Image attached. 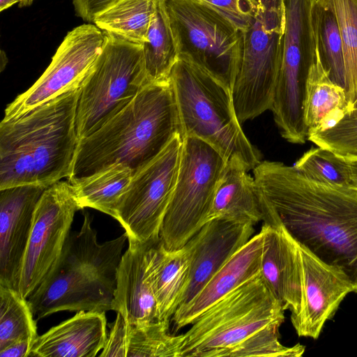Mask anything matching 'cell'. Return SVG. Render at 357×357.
Segmentation results:
<instances>
[{"label":"cell","mask_w":357,"mask_h":357,"mask_svg":"<svg viewBox=\"0 0 357 357\" xmlns=\"http://www.w3.org/2000/svg\"><path fill=\"white\" fill-rule=\"evenodd\" d=\"M253 174L265 213L357 293V189L314 181L275 161H261Z\"/></svg>","instance_id":"6da1fadb"},{"label":"cell","mask_w":357,"mask_h":357,"mask_svg":"<svg viewBox=\"0 0 357 357\" xmlns=\"http://www.w3.org/2000/svg\"><path fill=\"white\" fill-rule=\"evenodd\" d=\"M177 135L181 136V126L170 81L149 84L101 128L77 142L68 181L118 164L134 174Z\"/></svg>","instance_id":"7a4b0ae2"},{"label":"cell","mask_w":357,"mask_h":357,"mask_svg":"<svg viewBox=\"0 0 357 357\" xmlns=\"http://www.w3.org/2000/svg\"><path fill=\"white\" fill-rule=\"evenodd\" d=\"M81 86L15 119L0 123V190L22 185L47 188L69 178L77 136Z\"/></svg>","instance_id":"3957f363"},{"label":"cell","mask_w":357,"mask_h":357,"mask_svg":"<svg viewBox=\"0 0 357 357\" xmlns=\"http://www.w3.org/2000/svg\"><path fill=\"white\" fill-rule=\"evenodd\" d=\"M84 218L80 230L70 232L56 264L27 298L37 319L60 311L112 310L128 236L125 232L99 243L92 218L89 213Z\"/></svg>","instance_id":"277c9868"},{"label":"cell","mask_w":357,"mask_h":357,"mask_svg":"<svg viewBox=\"0 0 357 357\" xmlns=\"http://www.w3.org/2000/svg\"><path fill=\"white\" fill-rule=\"evenodd\" d=\"M169 81L176 98L181 137H194L212 146L227 160L238 159L248 170L260 154L244 134L231 92L195 65L178 59Z\"/></svg>","instance_id":"5b68a950"},{"label":"cell","mask_w":357,"mask_h":357,"mask_svg":"<svg viewBox=\"0 0 357 357\" xmlns=\"http://www.w3.org/2000/svg\"><path fill=\"white\" fill-rule=\"evenodd\" d=\"M284 310L259 274L194 321L183 334L179 357H222L226 351L264 326L282 324Z\"/></svg>","instance_id":"8992f818"},{"label":"cell","mask_w":357,"mask_h":357,"mask_svg":"<svg viewBox=\"0 0 357 357\" xmlns=\"http://www.w3.org/2000/svg\"><path fill=\"white\" fill-rule=\"evenodd\" d=\"M104 34L101 52L81 86L75 117L78 141L101 128L150 84L142 45Z\"/></svg>","instance_id":"52a82bcc"},{"label":"cell","mask_w":357,"mask_h":357,"mask_svg":"<svg viewBox=\"0 0 357 357\" xmlns=\"http://www.w3.org/2000/svg\"><path fill=\"white\" fill-rule=\"evenodd\" d=\"M178 59L204 70L231 93L243 53V33L202 0H164Z\"/></svg>","instance_id":"ba28073f"},{"label":"cell","mask_w":357,"mask_h":357,"mask_svg":"<svg viewBox=\"0 0 357 357\" xmlns=\"http://www.w3.org/2000/svg\"><path fill=\"white\" fill-rule=\"evenodd\" d=\"M284 0H257L243 33V53L231 97L240 123L271 109L280 68L285 29Z\"/></svg>","instance_id":"9c48e42d"},{"label":"cell","mask_w":357,"mask_h":357,"mask_svg":"<svg viewBox=\"0 0 357 357\" xmlns=\"http://www.w3.org/2000/svg\"><path fill=\"white\" fill-rule=\"evenodd\" d=\"M227 162L206 142L194 137L183 139L178 177L160 231L166 250L183 247L208 221Z\"/></svg>","instance_id":"30bf717a"},{"label":"cell","mask_w":357,"mask_h":357,"mask_svg":"<svg viewBox=\"0 0 357 357\" xmlns=\"http://www.w3.org/2000/svg\"><path fill=\"white\" fill-rule=\"evenodd\" d=\"M183 138L177 135L150 163L133 174L116 208L128 242L160 239V231L178 177Z\"/></svg>","instance_id":"8fae6325"},{"label":"cell","mask_w":357,"mask_h":357,"mask_svg":"<svg viewBox=\"0 0 357 357\" xmlns=\"http://www.w3.org/2000/svg\"><path fill=\"white\" fill-rule=\"evenodd\" d=\"M79 210L70 182L59 181L43 192L33 212L17 285L24 298L38 288L59 258Z\"/></svg>","instance_id":"7c38bea8"},{"label":"cell","mask_w":357,"mask_h":357,"mask_svg":"<svg viewBox=\"0 0 357 357\" xmlns=\"http://www.w3.org/2000/svg\"><path fill=\"white\" fill-rule=\"evenodd\" d=\"M104 40V32L94 24H82L69 31L43 75L28 90L6 106L3 120L18 118L81 86L92 70Z\"/></svg>","instance_id":"4fadbf2b"},{"label":"cell","mask_w":357,"mask_h":357,"mask_svg":"<svg viewBox=\"0 0 357 357\" xmlns=\"http://www.w3.org/2000/svg\"><path fill=\"white\" fill-rule=\"evenodd\" d=\"M254 233L250 222L220 218L207 221L183 246L190 259V274L178 307L188 304Z\"/></svg>","instance_id":"5bb4252c"},{"label":"cell","mask_w":357,"mask_h":357,"mask_svg":"<svg viewBox=\"0 0 357 357\" xmlns=\"http://www.w3.org/2000/svg\"><path fill=\"white\" fill-rule=\"evenodd\" d=\"M160 239L128 242L116 272L112 310L130 324L159 321L153 283V261Z\"/></svg>","instance_id":"9a60e30c"},{"label":"cell","mask_w":357,"mask_h":357,"mask_svg":"<svg viewBox=\"0 0 357 357\" xmlns=\"http://www.w3.org/2000/svg\"><path fill=\"white\" fill-rule=\"evenodd\" d=\"M45 188L22 185L0 190V285L17 289L33 212Z\"/></svg>","instance_id":"2e32d148"},{"label":"cell","mask_w":357,"mask_h":357,"mask_svg":"<svg viewBox=\"0 0 357 357\" xmlns=\"http://www.w3.org/2000/svg\"><path fill=\"white\" fill-rule=\"evenodd\" d=\"M298 246L303 264L304 298L300 312L291 317V321L298 336L317 339L325 322L354 289L344 276Z\"/></svg>","instance_id":"e0dca14e"},{"label":"cell","mask_w":357,"mask_h":357,"mask_svg":"<svg viewBox=\"0 0 357 357\" xmlns=\"http://www.w3.org/2000/svg\"><path fill=\"white\" fill-rule=\"evenodd\" d=\"M263 248L260 275L291 317L303 306L304 284L300 248L286 229L263 224Z\"/></svg>","instance_id":"ac0fdd59"},{"label":"cell","mask_w":357,"mask_h":357,"mask_svg":"<svg viewBox=\"0 0 357 357\" xmlns=\"http://www.w3.org/2000/svg\"><path fill=\"white\" fill-rule=\"evenodd\" d=\"M264 231L252 236L172 319L176 331L192 324L206 310L227 294L256 278L261 272Z\"/></svg>","instance_id":"d6986e66"},{"label":"cell","mask_w":357,"mask_h":357,"mask_svg":"<svg viewBox=\"0 0 357 357\" xmlns=\"http://www.w3.org/2000/svg\"><path fill=\"white\" fill-rule=\"evenodd\" d=\"M107 335L105 312L79 311L38 335L29 357H95Z\"/></svg>","instance_id":"ffe728a7"},{"label":"cell","mask_w":357,"mask_h":357,"mask_svg":"<svg viewBox=\"0 0 357 357\" xmlns=\"http://www.w3.org/2000/svg\"><path fill=\"white\" fill-rule=\"evenodd\" d=\"M169 327L165 321L130 324L116 313L100 356L179 357L183 335H171Z\"/></svg>","instance_id":"44dd1931"},{"label":"cell","mask_w":357,"mask_h":357,"mask_svg":"<svg viewBox=\"0 0 357 357\" xmlns=\"http://www.w3.org/2000/svg\"><path fill=\"white\" fill-rule=\"evenodd\" d=\"M248 171L238 159L227 160L208 221L220 218L253 225L264 221L255 179Z\"/></svg>","instance_id":"7402d4cb"},{"label":"cell","mask_w":357,"mask_h":357,"mask_svg":"<svg viewBox=\"0 0 357 357\" xmlns=\"http://www.w3.org/2000/svg\"><path fill=\"white\" fill-rule=\"evenodd\" d=\"M348 112L345 89L331 79L317 51L307 75L303 100V119L308 133L333 126Z\"/></svg>","instance_id":"603a6c76"},{"label":"cell","mask_w":357,"mask_h":357,"mask_svg":"<svg viewBox=\"0 0 357 357\" xmlns=\"http://www.w3.org/2000/svg\"><path fill=\"white\" fill-rule=\"evenodd\" d=\"M190 259L184 247L166 250L159 241L153 261V283L159 321H169L186 291Z\"/></svg>","instance_id":"cb8c5ba5"},{"label":"cell","mask_w":357,"mask_h":357,"mask_svg":"<svg viewBox=\"0 0 357 357\" xmlns=\"http://www.w3.org/2000/svg\"><path fill=\"white\" fill-rule=\"evenodd\" d=\"M132 176L130 168L118 164L69 182L81 209L91 208L114 218L120 199Z\"/></svg>","instance_id":"d4e9b609"},{"label":"cell","mask_w":357,"mask_h":357,"mask_svg":"<svg viewBox=\"0 0 357 357\" xmlns=\"http://www.w3.org/2000/svg\"><path fill=\"white\" fill-rule=\"evenodd\" d=\"M142 47L149 82L169 81L178 53L164 0H155L154 13Z\"/></svg>","instance_id":"484cf974"},{"label":"cell","mask_w":357,"mask_h":357,"mask_svg":"<svg viewBox=\"0 0 357 357\" xmlns=\"http://www.w3.org/2000/svg\"><path fill=\"white\" fill-rule=\"evenodd\" d=\"M155 0H120L93 20L103 32L143 45L147 37Z\"/></svg>","instance_id":"4316f807"},{"label":"cell","mask_w":357,"mask_h":357,"mask_svg":"<svg viewBox=\"0 0 357 357\" xmlns=\"http://www.w3.org/2000/svg\"><path fill=\"white\" fill-rule=\"evenodd\" d=\"M312 25L316 49L331 79L345 89V63L342 37L337 18L329 8L316 0L312 6Z\"/></svg>","instance_id":"83f0119b"},{"label":"cell","mask_w":357,"mask_h":357,"mask_svg":"<svg viewBox=\"0 0 357 357\" xmlns=\"http://www.w3.org/2000/svg\"><path fill=\"white\" fill-rule=\"evenodd\" d=\"M34 317L27 298L0 285V350L21 340L35 342L38 335Z\"/></svg>","instance_id":"f1b7e54d"},{"label":"cell","mask_w":357,"mask_h":357,"mask_svg":"<svg viewBox=\"0 0 357 357\" xmlns=\"http://www.w3.org/2000/svg\"><path fill=\"white\" fill-rule=\"evenodd\" d=\"M331 10L337 20L345 63L349 111L357 108V0H316Z\"/></svg>","instance_id":"f546056e"},{"label":"cell","mask_w":357,"mask_h":357,"mask_svg":"<svg viewBox=\"0 0 357 357\" xmlns=\"http://www.w3.org/2000/svg\"><path fill=\"white\" fill-rule=\"evenodd\" d=\"M294 167L319 182L341 185H349L351 183L347 161L318 146L305 152Z\"/></svg>","instance_id":"4dcf8cb0"},{"label":"cell","mask_w":357,"mask_h":357,"mask_svg":"<svg viewBox=\"0 0 357 357\" xmlns=\"http://www.w3.org/2000/svg\"><path fill=\"white\" fill-rule=\"evenodd\" d=\"M281 323H273L256 331L237 345L226 351L223 356H269L299 357L305 347L297 344L294 347L283 346L279 341Z\"/></svg>","instance_id":"1f68e13d"},{"label":"cell","mask_w":357,"mask_h":357,"mask_svg":"<svg viewBox=\"0 0 357 357\" xmlns=\"http://www.w3.org/2000/svg\"><path fill=\"white\" fill-rule=\"evenodd\" d=\"M211 6L243 33L255 14L257 0H202Z\"/></svg>","instance_id":"d6a6232c"},{"label":"cell","mask_w":357,"mask_h":357,"mask_svg":"<svg viewBox=\"0 0 357 357\" xmlns=\"http://www.w3.org/2000/svg\"><path fill=\"white\" fill-rule=\"evenodd\" d=\"M120 0H73L77 15L83 20L93 22L100 13Z\"/></svg>","instance_id":"836d02e7"},{"label":"cell","mask_w":357,"mask_h":357,"mask_svg":"<svg viewBox=\"0 0 357 357\" xmlns=\"http://www.w3.org/2000/svg\"><path fill=\"white\" fill-rule=\"evenodd\" d=\"M33 344L30 340L15 342L0 350V357H29Z\"/></svg>","instance_id":"e575fe53"},{"label":"cell","mask_w":357,"mask_h":357,"mask_svg":"<svg viewBox=\"0 0 357 357\" xmlns=\"http://www.w3.org/2000/svg\"><path fill=\"white\" fill-rule=\"evenodd\" d=\"M346 160L349 165L351 176V183L349 186L357 189V160Z\"/></svg>","instance_id":"d590c367"},{"label":"cell","mask_w":357,"mask_h":357,"mask_svg":"<svg viewBox=\"0 0 357 357\" xmlns=\"http://www.w3.org/2000/svg\"><path fill=\"white\" fill-rule=\"evenodd\" d=\"M18 1V0H0V11L7 9Z\"/></svg>","instance_id":"8d00e7d4"},{"label":"cell","mask_w":357,"mask_h":357,"mask_svg":"<svg viewBox=\"0 0 357 357\" xmlns=\"http://www.w3.org/2000/svg\"><path fill=\"white\" fill-rule=\"evenodd\" d=\"M18 4L20 7L29 6H30L35 0H18Z\"/></svg>","instance_id":"74e56055"}]
</instances>
